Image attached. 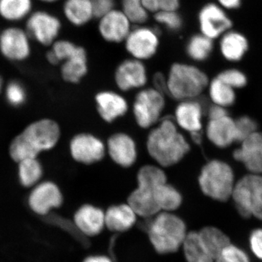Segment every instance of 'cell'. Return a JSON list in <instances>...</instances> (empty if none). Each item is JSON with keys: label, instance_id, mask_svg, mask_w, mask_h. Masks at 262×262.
Listing matches in <instances>:
<instances>
[{"label": "cell", "instance_id": "3", "mask_svg": "<svg viewBox=\"0 0 262 262\" xmlns=\"http://www.w3.org/2000/svg\"><path fill=\"white\" fill-rule=\"evenodd\" d=\"M148 220L146 233L157 253L172 254L182 249L188 231L185 222L180 216L174 212L160 211Z\"/></svg>", "mask_w": 262, "mask_h": 262}, {"label": "cell", "instance_id": "49", "mask_svg": "<svg viewBox=\"0 0 262 262\" xmlns=\"http://www.w3.org/2000/svg\"><path fill=\"white\" fill-rule=\"evenodd\" d=\"M82 262H114L113 258L105 254H92L88 256Z\"/></svg>", "mask_w": 262, "mask_h": 262}, {"label": "cell", "instance_id": "14", "mask_svg": "<svg viewBox=\"0 0 262 262\" xmlns=\"http://www.w3.org/2000/svg\"><path fill=\"white\" fill-rule=\"evenodd\" d=\"M115 81L122 91L144 87L148 81V75L144 61L133 58L124 60L115 70Z\"/></svg>", "mask_w": 262, "mask_h": 262}, {"label": "cell", "instance_id": "10", "mask_svg": "<svg viewBox=\"0 0 262 262\" xmlns=\"http://www.w3.org/2000/svg\"><path fill=\"white\" fill-rule=\"evenodd\" d=\"M31 41L25 29L10 26L0 33V53L8 61H25L32 53Z\"/></svg>", "mask_w": 262, "mask_h": 262}, {"label": "cell", "instance_id": "27", "mask_svg": "<svg viewBox=\"0 0 262 262\" xmlns=\"http://www.w3.org/2000/svg\"><path fill=\"white\" fill-rule=\"evenodd\" d=\"M202 244L213 259L220 257L222 251L231 244L228 236L217 227H205L198 231Z\"/></svg>", "mask_w": 262, "mask_h": 262}, {"label": "cell", "instance_id": "41", "mask_svg": "<svg viewBox=\"0 0 262 262\" xmlns=\"http://www.w3.org/2000/svg\"><path fill=\"white\" fill-rule=\"evenodd\" d=\"M220 257L227 262H251L244 250L230 244L223 250Z\"/></svg>", "mask_w": 262, "mask_h": 262}, {"label": "cell", "instance_id": "51", "mask_svg": "<svg viewBox=\"0 0 262 262\" xmlns=\"http://www.w3.org/2000/svg\"><path fill=\"white\" fill-rule=\"evenodd\" d=\"M214 262H227L225 261V259H223V258H222V257H219V258H217L216 259H215V261Z\"/></svg>", "mask_w": 262, "mask_h": 262}, {"label": "cell", "instance_id": "25", "mask_svg": "<svg viewBox=\"0 0 262 262\" xmlns=\"http://www.w3.org/2000/svg\"><path fill=\"white\" fill-rule=\"evenodd\" d=\"M87 52L82 46H78L75 53L61 63V75L66 82L77 84L87 75Z\"/></svg>", "mask_w": 262, "mask_h": 262}, {"label": "cell", "instance_id": "6", "mask_svg": "<svg viewBox=\"0 0 262 262\" xmlns=\"http://www.w3.org/2000/svg\"><path fill=\"white\" fill-rule=\"evenodd\" d=\"M232 198L241 216L262 220V175L251 173L239 179Z\"/></svg>", "mask_w": 262, "mask_h": 262}, {"label": "cell", "instance_id": "8", "mask_svg": "<svg viewBox=\"0 0 262 262\" xmlns=\"http://www.w3.org/2000/svg\"><path fill=\"white\" fill-rule=\"evenodd\" d=\"M60 18L47 10L32 12L26 20V31L29 37L40 46H51L61 32Z\"/></svg>", "mask_w": 262, "mask_h": 262}, {"label": "cell", "instance_id": "37", "mask_svg": "<svg viewBox=\"0 0 262 262\" xmlns=\"http://www.w3.org/2000/svg\"><path fill=\"white\" fill-rule=\"evenodd\" d=\"M155 21L171 32L182 28L183 19L177 10H160L154 14Z\"/></svg>", "mask_w": 262, "mask_h": 262}, {"label": "cell", "instance_id": "32", "mask_svg": "<svg viewBox=\"0 0 262 262\" xmlns=\"http://www.w3.org/2000/svg\"><path fill=\"white\" fill-rule=\"evenodd\" d=\"M18 179L24 187H31L37 185L42 178L43 169L42 165L37 158H29L19 162Z\"/></svg>", "mask_w": 262, "mask_h": 262}, {"label": "cell", "instance_id": "34", "mask_svg": "<svg viewBox=\"0 0 262 262\" xmlns=\"http://www.w3.org/2000/svg\"><path fill=\"white\" fill-rule=\"evenodd\" d=\"M209 92L212 101L219 106L226 108L235 101L234 89L217 77L210 82Z\"/></svg>", "mask_w": 262, "mask_h": 262}, {"label": "cell", "instance_id": "44", "mask_svg": "<svg viewBox=\"0 0 262 262\" xmlns=\"http://www.w3.org/2000/svg\"><path fill=\"white\" fill-rule=\"evenodd\" d=\"M153 84L154 89L158 90L160 93L165 95L168 94V87H167V77L163 74L158 72L153 77Z\"/></svg>", "mask_w": 262, "mask_h": 262}, {"label": "cell", "instance_id": "42", "mask_svg": "<svg viewBox=\"0 0 262 262\" xmlns=\"http://www.w3.org/2000/svg\"><path fill=\"white\" fill-rule=\"evenodd\" d=\"M95 18L99 19L115 8V0H93Z\"/></svg>", "mask_w": 262, "mask_h": 262}, {"label": "cell", "instance_id": "28", "mask_svg": "<svg viewBox=\"0 0 262 262\" xmlns=\"http://www.w3.org/2000/svg\"><path fill=\"white\" fill-rule=\"evenodd\" d=\"M33 10V0H0V18L9 23L27 20Z\"/></svg>", "mask_w": 262, "mask_h": 262}, {"label": "cell", "instance_id": "35", "mask_svg": "<svg viewBox=\"0 0 262 262\" xmlns=\"http://www.w3.org/2000/svg\"><path fill=\"white\" fill-rule=\"evenodd\" d=\"M77 46L75 42L68 39H57L51 46V49L47 52L46 58L51 65H58L72 56Z\"/></svg>", "mask_w": 262, "mask_h": 262}, {"label": "cell", "instance_id": "15", "mask_svg": "<svg viewBox=\"0 0 262 262\" xmlns=\"http://www.w3.org/2000/svg\"><path fill=\"white\" fill-rule=\"evenodd\" d=\"M63 194L55 183L44 182L35 185L29 196V205L34 213L46 215L63 204Z\"/></svg>", "mask_w": 262, "mask_h": 262}, {"label": "cell", "instance_id": "22", "mask_svg": "<svg viewBox=\"0 0 262 262\" xmlns=\"http://www.w3.org/2000/svg\"><path fill=\"white\" fill-rule=\"evenodd\" d=\"M206 136L208 140L217 147H227L237 141L235 121L229 115L209 120L206 127Z\"/></svg>", "mask_w": 262, "mask_h": 262}, {"label": "cell", "instance_id": "17", "mask_svg": "<svg viewBox=\"0 0 262 262\" xmlns=\"http://www.w3.org/2000/svg\"><path fill=\"white\" fill-rule=\"evenodd\" d=\"M234 159L244 164L251 173L262 175V133H256L241 142L234 150Z\"/></svg>", "mask_w": 262, "mask_h": 262}, {"label": "cell", "instance_id": "39", "mask_svg": "<svg viewBox=\"0 0 262 262\" xmlns=\"http://www.w3.org/2000/svg\"><path fill=\"white\" fill-rule=\"evenodd\" d=\"M6 99L11 106H22L27 100V92L23 84L18 81H11L7 86Z\"/></svg>", "mask_w": 262, "mask_h": 262}, {"label": "cell", "instance_id": "1", "mask_svg": "<svg viewBox=\"0 0 262 262\" xmlns=\"http://www.w3.org/2000/svg\"><path fill=\"white\" fill-rule=\"evenodd\" d=\"M146 149L159 166L168 168L178 164L189 152L190 145L175 121L166 117L150 131Z\"/></svg>", "mask_w": 262, "mask_h": 262}, {"label": "cell", "instance_id": "46", "mask_svg": "<svg viewBox=\"0 0 262 262\" xmlns=\"http://www.w3.org/2000/svg\"><path fill=\"white\" fill-rule=\"evenodd\" d=\"M219 4L225 10L238 9L242 5L243 0H217Z\"/></svg>", "mask_w": 262, "mask_h": 262}, {"label": "cell", "instance_id": "18", "mask_svg": "<svg viewBox=\"0 0 262 262\" xmlns=\"http://www.w3.org/2000/svg\"><path fill=\"white\" fill-rule=\"evenodd\" d=\"M74 223L84 235L96 237L106 228L105 211L94 205L84 204L75 212Z\"/></svg>", "mask_w": 262, "mask_h": 262}, {"label": "cell", "instance_id": "33", "mask_svg": "<svg viewBox=\"0 0 262 262\" xmlns=\"http://www.w3.org/2000/svg\"><path fill=\"white\" fill-rule=\"evenodd\" d=\"M166 182V173L158 165H144L138 171L137 184L139 187L156 189Z\"/></svg>", "mask_w": 262, "mask_h": 262}, {"label": "cell", "instance_id": "2", "mask_svg": "<svg viewBox=\"0 0 262 262\" xmlns=\"http://www.w3.org/2000/svg\"><path fill=\"white\" fill-rule=\"evenodd\" d=\"M60 136L61 130L56 122L42 119L33 122L12 141L10 157L16 163L37 158L42 151L53 149L59 141Z\"/></svg>", "mask_w": 262, "mask_h": 262}, {"label": "cell", "instance_id": "30", "mask_svg": "<svg viewBox=\"0 0 262 262\" xmlns=\"http://www.w3.org/2000/svg\"><path fill=\"white\" fill-rule=\"evenodd\" d=\"M213 48V39L200 33L189 38L186 46V53L192 61L203 62L211 56Z\"/></svg>", "mask_w": 262, "mask_h": 262}, {"label": "cell", "instance_id": "13", "mask_svg": "<svg viewBox=\"0 0 262 262\" xmlns=\"http://www.w3.org/2000/svg\"><path fill=\"white\" fill-rule=\"evenodd\" d=\"M132 28V24L120 9L115 8L98 19V33L103 40L107 42H124Z\"/></svg>", "mask_w": 262, "mask_h": 262}, {"label": "cell", "instance_id": "50", "mask_svg": "<svg viewBox=\"0 0 262 262\" xmlns=\"http://www.w3.org/2000/svg\"><path fill=\"white\" fill-rule=\"evenodd\" d=\"M37 1L41 2L42 3H46V4H52V3H58V2L61 1V0H37Z\"/></svg>", "mask_w": 262, "mask_h": 262}, {"label": "cell", "instance_id": "31", "mask_svg": "<svg viewBox=\"0 0 262 262\" xmlns=\"http://www.w3.org/2000/svg\"><path fill=\"white\" fill-rule=\"evenodd\" d=\"M155 194L157 203L161 211L175 212L182 206V194L177 188L168 182L156 188Z\"/></svg>", "mask_w": 262, "mask_h": 262}, {"label": "cell", "instance_id": "19", "mask_svg": "<svg viewBox=\"0 0 262 262\" xmlns=\"http://www.w3.org/2000/svg\"><path fill=\"white\" fill-rule=\"evenodd\" d=\"M203 111L201 103L195 99L180 101L176 108L174 121L177 126L190 134L201 132Z\"/></svg>", "mask_w": 262, "mask_h": 262}, {"label": "cell", "instance_id": "5", "mask_svg": "<svg viewBox=\"0 0 262 262\" xmlns=\"http://www.w3.org/2000/svg\"><path fill=\"white\" fill-rule=\"evenodd\" d=\"M200 188L208 198L220 202L228 201L234 187V175L230 165L213 160L202 168L198 178Z\"/></svg>", "mask_w": 262, "mask_h": 262}, {"label": "cell", "instance_id": "11", "mask_svg": "<svg viewBox=\"0 0 262 262\" xmlns=\"http://www.w3.org/2000/svg\"><path fill=\"white\" fill-rule=\"evenodd\" d=\"M198 23L201 34L214 40L232 28V20L217 3H208L200 10Z\"/></svg>", "mask_w": 262, "mask_h": 262}, {"label": "cell", "instance_id": "43", "mask_svg": "<svg viewBox=\"0 0 262 262\" xmlns=\"http://www.w3.org/2000/svg\"><path fill=\"white\" fill-rule=\"evenodd\" d=\"M250 247L253 254L262 260V229H256L250 235Z\"/></svg>", "mask_w": 262, "mask_h": 262}, {"label": "cell", "instance_id": "16", "mask_svg": "<svg viewBox=\"0 0 262 262\" xmlns=\"http://www.w3.org/2000/svg\"><path fill=\"white\" fill-rule=\"evenodd\" d=\"M106 149L114 163L122 168H130L137 160L135 141L125 133H117L110 136Z\"/></svg>", "mask_w": 262, "mask_h": 262}, {"label": "cell", "instance_id": "24", "mask_svg": "<svg viewBox=\"0 0 262 262\" xmlns=\"http://www.w3.org/2000/svg\"><path fill=\"white\" fill-rule=\"evenodd\" d=\"M219 47L221 54L226 60L237 62L246 56L249 48V42L244 34L231 29L220 37Z\"/></svg>", "mask_w": 262, "mask_h": 262}, {"label": "cell", "instance_id": "9", "mask_svg": "<svg viewBox=\"0 0 262 262\" xmlns=\"http://www.w3.org/2000/svg\"><path fill=\"white\" fill-rule=\"evenodd\" d=\"M125 48L131 58L144 61L151 59L158 52L160 34L158 29L149 26L133 27L124 41Z\"/></svg>", "mask_w": 262, "mask_h": 262}, {"label": "cell", "instance_id": "45", "mask_svg": "<svg viewBox=\"0 0 262 262\" xmlns=\"http://www.w3.org/2000/svg\"><path fill=\"white\" fill-rule=\"evenodd\" d=\"M208 113L209 120H215L229 115L225 107L216 104L211 106L208 110Z\"/></svg>", "mask_w": 262, "mask_h": 262}, {"label": "cell", "instance_id": "52", "mask_svg": "<svg viewBox=\"0 0 262 262\" xmlns=\"http://www.w3.org/2000/svg\"><path fill=\"white\" fill-rule=\"evenodd\" d=\"M2 85H3V80H2V77L0 76V91H1Z\"/></svg>", "mask_w": 262, "mask_h": 262}, {"label": "cell", "instance_id": "12", "mask_svg": "<svg viewBox=\"0 0 262 262\" xmlns=\"http://www.w3.org/2000/svg\"><path fill=\"white\" fill-rule=\"evenodd\" d=\"M72 158L84 165L98 163L104 158L106 146L99 138L90 134L76 135L70 142Z\"/></svg>", "mask_w": 262, "mask_h": 262}, {"label": "cell", "instance_id": "21", "mask_svg": "<svg viewBox=\"0 0 262 262\" xmlns=\"http://www.w3.org/2000/svg\"><path fill=\"white\" fill-rule=\"evenodd\" d=\"M137 218L127 203L113 205L105 211V226L111 232L123 233L135 226Z\"/></svg>", "mask_w": 262, "mask_h": 262}, {"label": "cell", "instance_id": "48", "mask_svg": "<svg viewBox=\"0 0 262 262\" xmlns=\"http://www.w3.org/2000/svg\"><path fill=\"white\" fill-rule=\"evenodd\" d=\"M160 10H178L180 6V0H158Z\"/></svg>", "mask_w": 262, "mask_h": 262}, {"label": "cell", "instance_id": "26", "mask_svg": "<svg viewBox=\"0 0 262 262\" xmlns=\"http://www.w3.org/2000/svg\"><path fill=\"white\" fill-rule=\"evenodd\" d=\"M62 12L66 20L76 27H83L95 18L93 0H63Z\"/></svg>", "mask_w": 262, "mask_h": 262}, {"label": "cell", "instance_id": "20", "mask_svg": "<svg viewBox=\"0 0 262 262\" xmlns=\"http://www.w3.org/2000/svg\"><path fill=\"white\" fill-rule=\"evenodd\" d=\"M98 113L105 122L111 123L127 112V103L121 95L113 91H102L96 96Z\"/></svg>", "mask_w": 262, "mask_h": 262}, {"label": "cell", "instance_id": "40", "mask_svg": "<svg viewBox=\"0 0 262 262\" xmlns=\"http://www.w3.org/2000/svg\"><path fill=\"white\" fill-rule=\"evenodd\" d=\"M235 121L237 141L242 142L257 131V123L251 117L243 116Z\"/></svg>", "mask_w": 262, "mask_h": 262}, {"label": "cell", "instance_id": "29", "mask_svg": "<svg viewBox=\"0 0 262 262\" xmlns=\"http://www.w3.org/2000/svg\"><path fill=\"white\" fill-rule=\"evenodd\" d=\"M182 250L187 262H214L209 253L202 244L198 232H188Z\"/></svg>", "mask_w": 262, "mask_h": 262}, {"label": "cell", "instance_id": "47", "mask_svg": "<svg viewBox=\"0 0 262 262\" xmlns=\"http://www.w3.org/2000/svg\"><path fill=\"white\" fill-rule=\"evenodd\" d=\"M143 6L149 13H156L160 10V3L158 0H141Z\"/></svg>", "mask_w": 262, "mask_h": 262}, {"label": "cell", "instance_id": "38", "mask_svg": "<svg viewBox=\"0 0 262 262\" xmlns=\"http://www.w3.org/2000/svg\"><path fill=\"white\" fill-rule=\"evenodd\" d=\"M216 77L233 89L244 88L248 82L247 77L244 72L236 69L222 71Z\"/></svg>", "mask_w": 262, "mask_h": 262}, {"label": "cell", "instance_id": "36", "mask_svg": "<svg viewBox=\"0 0 262 262\" xmlns=\"http://www.w3.org/2000/svg\"><path fill=\"white\" fill-rule=\"evenodd\" d=\"M120 10L132 25H143L149 19V13L143 6L141 0H121Z\"/></svg>", "mask_w": 262, "mask_h": 262}, {"label": "cell", "instance_id": "4", "mask_svg": "<svg viewBox=\"0 0 262 262\" xmlns=\"http://www.w3.org/2000/svg\"><path fill=\"white\" fill-rule=\"evenodd\" d=\"M209 84L208 76L196 66L174 63L167 76L168 94L179 101L195 99Z\"/></svg>", "mask_w": 262, "mask_h": 262}, {"label": "cell", "instance_id": "23", "mask_svg": "<svg viewBox=\"0 0 262 262\" xmlns=\"http://www.w3.org/2000/svg\"><path fill=\"white\" fill-rule=\"evenodd\" d=\"M155 189L137 186L129 194L127 203L138 217L148 220L161 211L155 198Z\"/></svg>", "mask_w": 262, "mask_h": 262}, {"label": "cell", "instance_id": "7", "mask_svg": "<svg viewBox=\"0 0 262 262\" xmlns=\"http://www.w3.org/2000/svg\"><path fill=\"white\" fill-rule=\"evenodd\" d=\"M165 106L164 94L154 88L141 90L136 95L133 112L136 123L147 129L159 122Z\"/></svg>", "mask_w": 262, "mask_h": 262}]
</instances>
